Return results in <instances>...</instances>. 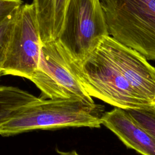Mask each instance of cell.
<instances>
[{"mask_svg":"<svg viewBox=\"0 0 155 155\" xmlns=\"http://www.w3.org/2000/svg\"><path fill=\"white\" fill-rule=\"evenodd\" d=\"M30 81L41 91L42 99H76L94 103L73 72L58 39L41 43L38 67Z\"/></svg>","mask_w":155,"mask_h":155,"instance_id":"cell-5","label":"cell"},{"mask_svg":"<svg viewBox=\"0 0 155 155\" xmlns=\"http://www.w3.org/2000/svg\"><path fill=\"white\" fill-rule=\"evenodd\" d=\"M109 35L155 61V0H100Z\"/></svg>","mask_w":155,"mask_h":155,"instance_id":"cell-3","label":"cell"},{"mask_svg":"<svg viewBox=\"0 0 155 155\" xmlns=\"http://www.w3.org/2000/svg\"><path fill=\"white\" fill-rule=\"evenodd\" d=\"M125 110L155 139V105Z\"/></svg>","mask_w":155,"mask_h":155,"instance_id":"cell-10","label":"cell"},{"mask_svg":"<svg viewBox=\"0 0 155 155\" xmlns=\"http://www.w3.org/2000/svg\"><path fill=\"white\" fill-rule=\"evenodd\" d=\"M41 44L34 5L22 4L17 12L0 69L1 74L30 80L38 67Z\"/></svg>","mask_w":155,"mask_h":155,"instance_id":"cell-6","label":"cell"},{"mask_svg":"<svg viewBox=\"0 0 155 155\" xmlns=\"http://www.w3.org/2000/svg\"><path fill=\"white\" fill-rule=\"evenodd\" d=\"M70 62L91 97L124 110L155 105V67L110 35L82 62Z\"/></svg>","mask_w":155,"mask_h":155,"instance_id":"cell-1","label":"cell"},{"mask_svg":"<svg viewBox=\"0 0 155 155\" xmlns=\"http://www.w3.org/2000/svg\"><path fill=\"white\" fill-rule=\"evenodd\" d=\"M30 93L13 86H0V124L19 109L38 99Z\"/></svg>","mask_w":155,"mask_h":155,"instance_id":"cell-9","label":"cell"},{"mask_svg":"<svg viewBox=\"0 0 155 155\" xmlns=\"http://www.w3.org/2000/svg\"><path fill=\"white\" fill-rule=\"evenodd\" d=\"M2 76V74H1V71H0V77Z\"/></svg>","mask_w":155,"mask_h":155,"instance_id":"cell-14","label":"cell"},{"mask_svg":"<svg viewBox=\"0 0 155 155\" xmlns=\"http://www.w3.org/2000/svg\"><path fill=\"white\" fill-rule=\"evenodd\" d=\"M104 106L76 99L39 97L0 124V135L9 136L35 130L69 127L100 128Z\"/></svg>","mask_w":155,"mask_h":155,"instance_id":"cell-2","label":"cell"},{"mask_svg":"<svg viewBox=\"0 0 155 155\" xmlns=\"http://www.w3.org/2000/svg\"><path fill=\"white\" fill-rule=\"evenodd\" d=\"M18 10L0 24V69L4 59L5 51L15 22Z\"/></svg>","mask_w":155,"mask_h":155,"instance_id":"cell-11","label":"cell"},{"mask_svg":"<svg viewBox=\"0 0 155 155\" xmlns=\"http://www.w3.org/2000/svg\"><path fill=\"white\" fill-rule=\"evenodd\" d=\"M102 124L111 130L127 147L142 155H155V139L125 110L114 107L105 112Z\"/></svg>","mask_w":155,"mask_h":155,"instance_id":"cell-7","label":"cell"},{"mask_svg":"<svg viewBox=\"0 0 155 155\" xmlns=\"http://www.w3.org/2000/svg\"><path fill=\"white\" fill-rule=\"evenodd\" d=\"M22 4V0H0V24Z\"/></svg>","mask_w":155,"mask_h":155,"instance_id":"cell-12","label":"cell"},{"mask_svg":"<svg viewBox=\"0 0 155 155\" xmlns=\"http://www.w3.org/2000/svg\"><path fill=\"white\" fill-rule=\"evenodd\" d=\"M56 151L59 155H80L75 150H72L70 151H61L58 149H56Z\"/></svg>","mask_w":155,"mask_h":155,"instance_id":"cell-13","label":"cell"},{"mask_svg":"<svg viewBox=\"0 0 155 155\" xmlns=\"http://www.w3.org/2000/svg\"><path fill=\"white\" fill-rule=\"evenodd\" d=\"M69 0H33L41 43L58 39Z\"/></svg>","mask_w":155,"mask_h":155,"instance_id":"cell-8","label":"cell"},{"mask_svg":"<svg viewBox=\"0 0 155 155\" xmlns=\"http://www.w3.org/2000/svg\"><path fill=\"white\" fill-rule=\"evenodd\" d=\"M107 36L100 0H69L58 40L73 62H82Z\"/></svg>","mask_w":155,"mask_h":155,"instance_id":"cell-4","label":"cell"}]
</instances>
